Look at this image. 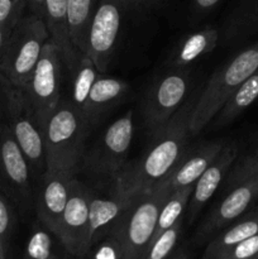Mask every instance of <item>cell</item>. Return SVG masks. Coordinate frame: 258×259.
Masks as SVG:
<instances>
[{
    "label": "cell",
    "mask_w": 258,
    "mask_h": 259,
    "mask_svg": "<svg viewBox=\"0 0 258 259\" xmlns=\"http://www.w3.org/2000/svg\"><path fill=\"white\" fill-rule=\"evenodd\" d=\"M237 144L234 142L224 144L217 158L211 162V164L205 169L204 174L195 182L189 204H187L190 222L192 223L196 219L202 207L211 199L212 195L217 192L220 185L225 181L230 168L234 164V162L237 161Z\"/></svg>",
    "instance_id": "obj_15"
},
{
    "label": "cell",
    "mask_w": 258,
    "mask_h": 259,
    "mask_svg": "<svg viewBox=\"0 0 258 259\" xmlns=\"http://www.w3.org/2000/svg\"><path fill=\"white\" fill-rule=\"evenodd\" d=\"M255 175H258V144L250 153L234 162L224 181L225 190L229 191Z\"/></svg>",
    "instance_id": "obj_28"
},
{
    "label": "cell",
    "mask_w": 258,
    "mask_h": 259,
    "mask_svg": "<svg viewBox=\"0 0 258 259\" xmlns=\"http://www.w3.org/2000/svg\"><path fill=\"white\" fill-rule=\"evenodd\" d=\"M71 73H72V91H71V98L68 100L71 101L73 108L81 116L91 88L100 72L96 70L91 58L86 53H81Z\"/></svg>",
    "instance_id": "obj_25"
},
{
    "label": "cell",
    "mask_w": 258,
    "mask_h": 259,
    "mask_svg": "<svg viewBox=\"0 0 258 259\" xmlns=\"http://www.w3.org/2000/svg\"><path fill=\"white\" fill-rule=\"evenodd\" d=\"M258 234V204L210 239L202 259H220L234 245Z\"/></svg>",
    "instance_id": "obj_19"
},
{
    "label": "cell",
    "mask_w": 258,
    "mask_h": 259,
    "mask_svg": "<svg viewBox=\"0 0 258 259\" xmlns=\"http://www.w3.org/2000/svg\"><path fill=\"white\" fill-rule=\"evenodd\" d=\"M132 200L115 196L113 199H103L93 195L90 201L89 227H90V247L93 248L105 234H110L111 229L123 212L128 209Z\"/></svg>",
    "instance_id": "obj_20"
},
{
    "label": "cell",
    "mask_w": 258,
    "mask_h": 259,
    "mask_svg": "<svg viewBox=\"0 0 258 259\" xmlns=\"http://www.w3.org/2000/svg\"><path fill=\"white\" fill-rule=\"evenodd\" d=\"M171 194L167 177L152 191L132 200L109 234L115 240L121 259L144 257L153 240L162 206Z\"/></svg>",
    "instance_id": "obj_2"
},
{
    "label": "cell",
    "mask_w": 258,
    "mask_h": 259,
    "mask_svg": "<svg viewBox=\"0 0 258 259\" xmlns=\"http://www.w3.org/2000/svg\"><path fill=\"white\" fill-rule=\"evenodd\" d=\"M10 34H12V30L0 24V61H2L3 56H4L5 53V50H7L8 47Z\"/></svg>",
    "instance_id": "obj_36"
},
{
    "label": "cell",
    "mask_w": 258,
    "mask_h": 259,
    "mask_svg": "<svg viewBox=\"0 0 258 259\" xmlns=\"http://www.w3.org/2000/svg\"><path fill=\"white\" fill-rule=\"evenodd\" d=\"M258 70V42L244 48L232 60L220 66L207 80L204 90L195 100L190 116V133L199 134L232 94Z\"/></svg>",
    "instance_id": "obj_4"
},
{
    "label": "cell",
    "mask_w": 258,
    "mask_h": 259,
    "mask_svg": "<svg viewBox=\"0 0 258 259\" xmlns=\"http://www.w3.org/2000/svg\"><path fill=\"white\" fill-rule=\"evenodd\" d=\"M0 110L10 132L29 163L32 176L42 177L46 172L43 134L30 111L24 93L8 83L0 76Z\"/></svg>",
    "instance_id": "obj_6"
},
{
    "label": "cell",
    "mask_w": 258,
    "mask_h": 259,
    "mask_svg": "<svg viewBox=\"0 0 258 259\" xmlns=\"http://www.w3.org/2000/svg\"><path fill=\"white\" fill-rule=\"evenodd\" d=\"M15 205L0 190V240L5 248L10 242L15 227Z\"/></svg>",
    "instance_id": "obj_30"
},
{
    "label": "cell",
    "mask_w": 258,
    "mask_h": 259,
    "mask_svg": "<svg viewBox=\"0 0 258 259\" xmlns=\"http://www.w3.org/2000/svg\"><path fill=\"white\" fill-rule=\"evenodd\" d=\"M222 0H192V10L196 14H206L214 9Z\"/></svg>",
    "instance_id": "obj_34"
},
{
    "label": "cell",
    "mask_w": 258,
    "mask_h": 259,
    "mask_svg": "<svg viewBox=\"0 0 258 259\" xmlns=\"http://www.w3.org/2000/svg\"><path fill=\"white\" fill-rule=\"evenodd\" d=\"M27 12V0H0V24L13 30Z\"/></svg>",
    "instance_id": "obj_31"
},
{
    "label": "cell",
    "mask_w": 258,
    "mask_h": 259,
    "mask_svg": "<svg viewBox=\"0 0 258 259\" xmlns=\"http://www.w3.org/2000/svg\"><path fill=\"white\" fill-rule=\"evenodd\" d=\"M46 0H27V10L45 20Z\"/></svg>",
    "instance_id": "obj_35"
},
{
    "label": "cell",
    "mask_w": 258,
    "mask_h": 259,
    "mask_svg": "<svg viewBox=\"0 0 258 259\" xmlns=\"http://www.w3.org/2000/svg\"><path fill=\"white\" fill-rule=\"evenodd\" d=\"M258 202V175L228 191V195L199 227L195 240L202 243L232 224Z\"/></svg>",
    "instance_id": "obj_13"
},
{
    "label": "cell",
    "mask_w": 258,
    "mask_h": 259,
    "mask_svg": "<svg viewBox=\"0 0 258 259\" xmlns=\"http://www.w3.org/2000/svg\"><path fill=\"white\" fill-rule=\"evenodd\" d=\"M93 191L82 182L73 177L70 186V195L61 220L57 238L63 248L76 258H85L91 250L90 247V201Z\"/></svg>",
    "instance_id": "obj_12"
},
{
    "label": "cell",
    "mask_w": 258,
    "mask_h": 259,
    "mask_svg": "<svg viewBox=\"0 0 258 259\" xmlns=\"http://www.w3.org/2000/svg\"><path fill=\"white\" fill-rule=\"evenodd\" d=\"M60 259H61V258H60Z\"/></svg>",
    "instance_id": "obj_43"
},
{
    "label": "cell",
    "mask_w": 258,
    "mask_h": 259,
    "mask_svg": "<svg viewBox=\"0 0 258 259\" xmlns=\"http://www.w3.org/2000/svg\"><path fill=\"white\" fill-rule=\"evenodd\" d=\"M258 254V234L238 243L220 259H252Z\"/></svg>",
    "instance_id": "obj_32"
},
{
    "label": "cell",
    "mask_w": 258,
    "mask_h": 259,
    "mask_svg": "<svg viewBox=\"0 0 258 259\" xmlns=\"http://www.w3.org/2000/svg\"><path fill=\"white\" fill-rule=\"evenodd\" d=\"M171 259H190V257H189V254L186 253V250L176 249L175 250L174 254H172Z\"/></svg>",
    "instance_id": "obj_38"
},
{
    "label": "cell",
    "mask_w": 258,
    "mask_h": 259,
    "mask_svg": "<svg viewBox=\"0 0 258 259\" xmlns=\"http://www.w3.org/2000/svg\"><path fill=\"white\" fill-rule=\"evenodd\" d=\"M158 0H128L131 9H142V8L153 7Z\"/></svg>",
    "instance_id": "obj_37"
},
{
    "label": "cell",
    "mask_w": 258,
    "mask_h": 259,
    "mask_svg": "<svg viewBox=\"0 0 258 259\" xmlns=\"http://www.w3.org/2000/svg\"><path fill=\"white\" fill-rule=\"evenodd\" d=\"M257 204H258V202H257Z\"/></svg>",
    "instance_id": "obj_42"
},
{
    "label": "cell",
    "mask_w": 258,
    "mask_h": 259,
    "mask_svg": "<svg viewBox=\"0 0 258 259\" xmlns=\"http://www.w3.org/2000/svg\"><path fill=\"white\" fill-rule=\"evenodd\" d=\"M258 32V0H240L223 28L227 42L239 40Z\"/></svg>",
    "instance_id": "obj_23"
},
{
    "label": "cell",
    "mask_w": 258,
    "mask_h": 259,
    "mask_svg": "<svg viewBox=\"0 0 258 259\" xmlns=\"http://www.w3.org/2000/svg\"><path fill=\"white\" fill-rule=\"evenodd\" d=\"M186 68H169L147 91L143 115L147 129L152 136L162 131L185 105L191 83L190 71Z\"/></svg>",
    "instance_id": "obj_8"
},
{
    "label": "cell",
    "mask_w": 258,
    "mask_h": 259,
    "mask_svg": "<svg viewBox=\"0 0 258 259\" xmlns=\"http://www.w3.org/2000/svg\"><path fill=\"white\" fill-rule=\"evenodd\" d=\"M129 90L125 81L116 77H98L91 88L82 111V120L89 128H93L113 106L119 104Z\"/></svg>",
    "instance_id": "obj_17"
},
{
    "label": "cell",
    "mask_w": 258,
    "mask_h": 259,
    "mask_svg": "<svg viewBox=\"0 0 258 259\" xmlns=\"http://www.w3.org/2000/svg\"><path fill=\"white\" fill-rule=\"evenodd\" d=\"M131 9L128 0H99L95 8L86 43V55L96 70L105 72L115 51L118 35L125 10Z\"/></svg>",
    "instance_id": "obj_11"
},
{
    "label": "cell",
    "mask_w": 258,
    "mask_h": 259,
    "mask_svg": "<svg viewBox=\"0 0 258 259\" xmlns=\"http://www.w3.org/2000/svg\"><path fill=\"white\" fill-rule=\"evenodd\" d=\"M182 220L184 219H180L174 227L156 238L142 259H171L181 237Z\"/></svg>",
    "instance_id": "obj_27"
},
{
    "label": "cell",
    "mask_w": 258,
    "mask_h": 259,
    "mask_svg": "<svg viewBox=\"0 0 258 259\" xmlns=\"http://www.w3.org/2000/svg\"><path fill=\"white\" fill-rule=\"evenodd\" d=\"M68 0H46L45 23L50 32V38L62 55L63 65L72 71L81 53L73 47L68 32Z\"/></svg>",
    "instance_id": "obj_18"
},
{
    "label": "cell",
    "mask_w": 258,
    "mask_h": 259,
    "mask_svg": "<svg viewBox=\"0 0 258 259\" xmlns=\"http://www.w3.org/2000/svg\"><path fill=\"white\" fill-rule=\"evenodd\" d=\"M224 147L222 142H206L199 144L196 148L186 149L177 163L176 168L168 176L172 192L185 187L194 186L205 169L217 158Z\"/></svg>",
    "instance_id": "obj_16"
},
{
    "label": "cell",
    "mask_w": 258,
    "mask_h": 259,
    "mask_svg": "<svg viewBox=\"0 0 258 259\" xmlns=\"http://www.w3.org/2000/svg\"><path fill=\"white\" fill-rule=\"evenodd\" d=\"M89 259H121V254L115 240L109 237L108 240L99 244Z\"/></svg>",
    "instance_id": "obj_33"
},
{
    "label": "cell",
    "mask_w": 258,
    "mask_h": 259,
    "mask_svg": "<svg viewBox=\"0 0 258 259\" xmlns=\"http://www.w3.org/2000/svg\"><path fill=\"white\" fill-rule=\"evenodd\" d=\"M23 259H60L53 252L52 238L46 228H35L33 230Z\"/></svg>",
    "instance_id": "obj_29"
},
{
    "label": "cell",
    "mask_w": 258,
    "mask_h": 259,
    "mask_svg": "<svg viewBox=\"0 0 258 259\" xmlns=\"http://www.w3.org/2000/svg\"><path fill=\"white\" fill-rule=\"evenodd\" d=\"M90 128L85 124L68 99H61L60 104L48 119L43 129V144L46 154V172L77 171L82 161L85 141Z\"/></svg>",
    "instance_id": "obj_3"
},
{
    "label": "cell",
    "mask_w": 258,
    "mask_h": 259,
    "mask_svg": "<svg viewBox=\"0 0 258 259\" xmlns=\"http://www.w3.org/2000/svg\"><path fill=\"white\" fill-rule=\"evenodd\" d=\"M62 55L57 46L48 40L29 81L23 89L30 111L43 132L48 119L61 101Z\"/></svg>",
    "instance_id": "obj_7"
},
{
    "label": "cell",
    "mask_w": 258,
    "mask_h": 259,
    "mask_svg": "<svg viewBox=\"0 0 258 259\" xmlns=\"http://www.w3.org/2000/svg\"><path fill=\"white\" fill-rule=\"evenodd\" d=\"M75 174L71 171H58L45 174L38 194L34 199L35 211L43 228L57 237L63 211L68 201L71 181Z\"/></svg>",
    "instance_id": "obj_14"
},
{
    "label": "cell",
    "mask_w": 258,
    "mask_h": 259,
    "mask_svg": "<svg viewBox=\"0 0 258 259\" xmlns=\"http://www.w3.org/2000/svg\"><path fill=\"white\" fill-rule=\"evenodd\" d=\"M220 39L219 29L206 27L185 35L169 57L171 68L189 67L192 62L202 56L212 52Z\"/></svg>",
    "instance_id": "obj_21"
},
{
    "label": "cell",
    "mask_w": 258,
    "mask_h": 259,
    "mask_svg": "<svg viewBox=\"0 0 258 259\" xmlns=\"http://www.w3.org/2000/svg\"><path fill=\"white\" fill-rule=\"evenodd\" d=\"M258 99V70L249 76L229 99L225 101L223 108L218 111L211 121L215 129L228 125L244 113L253 103Z\"/></svg>",
    "instance_id": "obj_22"
},
{
    "label": "cell",
    "mask_w": 258,
    "mask_h": 259,
    "mask_svg": "<svg viewBox=\"0 0 258 259\" xmlns=\"http://www.w3.org/2000/svg\"><path fill=\"white\" fill-rule=\"evenodd\" d=\"M133 132V110H128L105 129L90 152L82 157L85 168L96 175L118 176L126 164Z\"/></svg>",
    "instance_id": "obj_10"
},
{
    "label": "cell",
    "mask_w": 258,
    "mask_h": 259,
    "mask_svg": "<svg viewBox=\"0 0 258 259\" xmlns=\"http://www.w3.org/2000/svg\"><path fill=\"white\" fill-rule=\"evenodd\" d=\"M194 186L185 187V189L177 190L169 195L168 199L164 201L162 206L161 212H159L158 222H157L156 232H154L153 240L158 238L162 233L168 230L169 228L174 227L180 219L184 218V212L186 210L187 204H189L190 196ZM152 240V242H153Z\"/></svg>",
    "instance_id": "obj_26"
},
{
    "label": "cell",
    "mask_w": 258,
    "mask_h": 259,
    "mask_svg": "<svg viewBox=\"0 0 258 259\" xmlns=\"http://www.w3.org/2000/svg\"><path fill=\"white\" fill-rule=\"evenodd\" d=\"M30 179L29 163L0 110V190L20 212L34 204Z\"/></svg>",
    "instance_id": "obj_9"
},
{
    "label": "cell",
    "mask_w": 258,
    "mask_h": 259,
    "mask_svg": "<svg viewBox=\"0 0 258 259\" xmlns=\"http://www.w3.org/2000/svg\"><path fill=\"white\" fill-rule=\"evenodd\" d=\"M252 259H258V254H257V255H255V257H254V258H252Z\"/></svg>",
    "instance_id": "obj_40"
},
{
    "label": "cell",
    "mask_w": 258,
    "mask_h": 259,
    "mask_svg": "<svg viewBox=\"0 0 258 259\" xmlns=\"http://www.w3.org/2000/svg\"><path fill=\"white\" fill-rule=\"evenodd\" d=\"M50 39L45 20L32 13H25L13 28L0 61V76L12 86L23 90Z\"/></svg>",
    "instance_id": "obj_5"
},
{
    "label": "cell",
    "mask_w": 258,
    "mask_h": 259,
    "mask_svg": "<svg viewBox=\"0 0 258 259\" xmlns=\"http://www.w3.org/2000/svg\"><path fill=\"white\" fill-rule=\"evenodd\" d=\"M5 254H7V248H5V245L3 244V242L0 240V259H7Z\"/></svg>",
    "instance_id": "obj_39"
},
{
    "label": "cell",
    "mask_w": 258,
    "mask_h": 259,
    "mask_svg": "<svg viewBox=\"0 0 258 259\" xmlns=\"http://www.w3.org/2000/svg\"><path fill=\"white\" fill-rule=\"evenodd\" d=\"M61 259H62V258H61Z\"/></svg>",
    "instance_id": "obj_41"
},
{
    "label": "cell",
    "mask_w": 258,
    "mask_h": 259,
    "mask_svg": "<svg viewBox=\"0 0 258 259\" xmlns=\"http://www.w3.org/2000/svg\"><path fill=\"white\" fill-rule=\"evenodd\" d=\"M194 104L195 101L185 103L168 124L154 134L146 153L133 163L124 166L115 177V195L133 200L152 191L174 172L187 149Z\"/></svg>",
    "instance_id": "obj_1"
},
{
    "label": "cell",
    "mask_w": 258,
    "mask_h": 259,
    "mask_svg": "<svg viewBox=\"0 0 258 259\" xmlns=\"http://www.w3.org/2000/svg\"><path fill=\"white\" fill-rule=\"evenodd\" d=\"M99 0H68V32L71 42L77 52H86L88 33Z\"/></svg>",
    "instance_id": "obj_24"
}]
</instances>
